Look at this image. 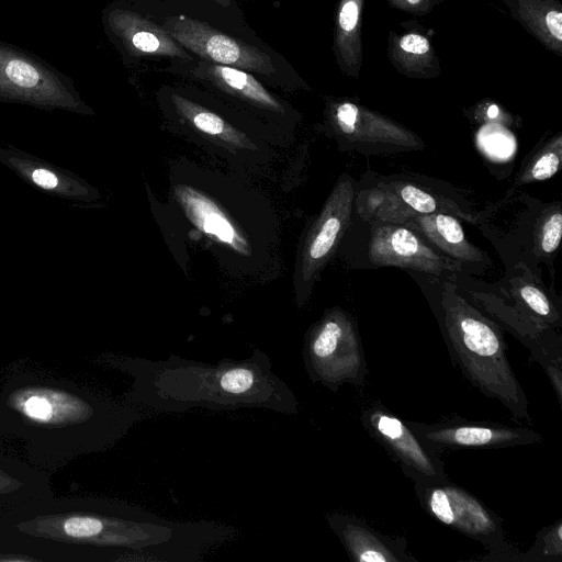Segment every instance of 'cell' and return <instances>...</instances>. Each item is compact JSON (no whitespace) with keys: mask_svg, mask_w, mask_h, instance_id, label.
Wrapping results in <instances>:
<instances>
[{"mask_svg":"<svg viewBox=\"0 0 562 562\" xmlns=\"http://www.w3.org/2000/svg\"><path fill=\"white\" fill-rule=\"evenodd\" d=\"M199 74L224 91L247 100L255 105L273 111H282L281 104L255 77L243 69L210 63L203 65L199 69Z\"/></svg>","mask_w":562,"mask_h":562,"instance_id":"ffe728a7","label":"cell"},{"mask_svg":"<svg viewBox=\"0 0 562 562\" xmlns=\"http://www.w3.org/2000/svg\"><path fill=\"white\" fill-rule=\"evenodd\" d=\"M52 496L47 473L0 450V514Z\"/></svg>","mask_w":562,"mask_h":562,"instance_id":"ac0fdd59","label":"cell"},{"mask_svg":"<svg viewBox=\"0 0 562 562\" xmlns=\"http://www.w3.org/2000/svg\"><path fill=\"white\" fill-rule=\"evenodd\" d=\"M0 561H108L98 549L42 539L13 528L0 518Z\"/></svg>","mask_w":562,"mask_h":562,"instance_id":"2e32d148","label":"cell"},{"mask_svg":"<svg viewBox=\"0 0 562 562\" xmlns=\"http://www.w3.org/2000/svg\"><path fill=\"white\" fill-rule=\"evenodd\" d=\"M368 259L373 267H396L439 277L462 271L463 263L432 248L414 229L391 222H369Z\"/></svg>","mask_w":562,"mask_h":562,"instance_id":"30bf717a","label":"cell"},{"mask_svg":"<svg viewBox=\"0 0 562 562\" xmlns=\"http://www.w3.org/2000/svg\"><path fill=\"white\" fill-rule=\"evenodd\" d=\"M360 420L366 430L400 465L414 485L448 480L439 454L430 450L406 420L382 404L364 408Z\"/></svg>","mask_w":562,"mask_h":562,"instance_id":"52a82bcc","label":"cell"},{"mask_svg":"<svg viewBox=\"0 0 562 562\" xmlns=\"http://www.w3.org/2000/svg\"><path fill=\"white\" fill-rule=\"evenodd\" d=\"M33 181L44 189H53L57 186L56 176L45 169H37L32 175Z\"/></svg>","mask_w":562,"mask_h":562,"instance_id":"f1b7e54d","label":"cell"},{"mask_svg":"<svg viewBox=\"0 0 562 562\" xmlns=\"http://www.w3.org/2000/svg\"><path fill=\"white\" fill-rule=\"evenodd\" d=\"M414 487L420 506L429 516L490 551L480 560L506 561L517 552L506 540L501 518L469 491L449 479Z\"/></svg>","mask_w":562,"mask_h":562,"instance_id":"277c9868","label":"cell"},{"mask_svg":"<svg viewBox=\"0 0 562 562\" xmlns=\"http://www.w3.org/2000/svg\"><path fill=\"white\" fill-rule=\"evenodd\" d=\"M525 27L546 44L560 49L562 12L558 0H504Z\"/></svg>","mask_w":562,"mask_h":562,"instance_id":"d6986e66","label":"cell"},{"mask_svg":"<svg viewBox=\"0 0 562 562\" xmlns=\"http://www.w3.org/2000/svg\"><path fill=\"white\" fill-rule=\"evenodd\" d=\"M186 200L187 207L196 225L234 248L241 249L240 240L231 223L209 200L192 193H189Z\"/></svg>","mask_w":562,"mask_h":562,"instance_id":"7402d4cb","label":"cell"},{"mask_svg":"<svg viewBox=\"0 0 562 562\" xmlns=\"http://www.w3.org/2000/svg\"><path fill=\"white\" fill-rule=\"evenodd\" d=\"M430 42L426 36L419 33L411 32L402 35L396 43L395 53H400V58L407 60L411 67L413 63L420 65L424 58H430ZM413 67V66H412Z\"/></svg>","mask_w":562,"mask_h":562,"instance_id":"83f0119b","label":"cell"},{"mask_svg":"<svg viewBox=\"0 0 562 562\" xmlns=\"http://www.w3.org/2000/svg\"><path fill=\"white\" fill-rule=\"evenodd\" d=\"M327 521L356 562H411L403 537H391L369 526L363 519L347 514H331Z\"/></svg>","mask_w":562,"mask_h":562,"instance_id":"5bb4252c","label":"cell"},{"mask_svg":"<svg viewBox=\"0 0 562 562\" xmlns=\"http://www.w3.org/2000/svg\"><path fill=\"white\" fill-rule=\"evenodd\" d=\"M362 0H341L339 4L335 47L339 63L350 76H358L361 65L360 15Z\"/></svg>","mask_w":562,"mask_h":562,"instance_id":"44dd1931","label":"cell"},{"mask_svg":"<svg viewBox=\"0 0 562 562\" xmlns=\"http://www.w3.org/2000/svg\"><path fill=\"white\" fill-rule=\"evenodd\" d=\"M519 301L542 325H559L560 314L552 306L546 293L532 284H524L517 290Z\"/></svg>","mask_w":562,"mask_h":562,"instance_id":"4316f807","label":"cell"},{"mask_svg":"<svg viewBox=\"0 0 562 562\" xmlns=\"http://www.w3.org/2000/svg\"><path fill=\"white\" fill-rule=\"evenodd\" d=\"M499 115V110L496 105H492L487 110V117L490 119H497Z\"/></svg>","mask_w":562,"mask_h":562,"instance_id":"f546056e","label":"cell"},{"mask_svg":"<svg viewBox=\"0 0 562 562\" xmlns=\"http://www.w3.org/2000/svg\"><path fill=\"white\" fill-rule=\"evenodd\" d=\"M177 109L201 132L222 137L234 136L233 130L217 114L182 97L172 95Z\"/></svg>","mask_w":562,"mask_h":562,"instance_id":"d4e9b609","label":"cell"},{"mask_svg":"<svg viewBox=\"0 0 562 562\" xmlns=\"http://www.w3.org/2000/svg\"><path fill=\"white\" fill-rule=\"evenodd\" d=\"M402 224L414 229L432 248L450 259L464 263H490L487 255L465 236L459 218L448 213L411 216Z\"/></svg>","mask_w":562,"mask_h":562,"instance_id":"e0dca14e","label":"cell"},{"mask_svg":"<svg viewBox=\"0 0 562 562\" xmlns=\"http://www.w3.org/2000/svg\"><path fill=\"white\" fill-rule=\"evenodd\" d=\"M562 234V212L560 204L551 206L540 217L536 229V248L538 255L550 256L560 245Z\"/></svg>","mask_w":562,"mask_h":562,"instance_id":"484cf974","label":"cell"},{"mask_svg":"<svg viewBox=\"0 0 562 562\" xmlns=\"http://www.w3.org/2000/svg\"><path fill=\"white\" fill-rule=\"evenodd\" d=\"M162 27L183 48L207 61L262 75L276 71L267 53L200 20L186 15L170 16Z\"/></svg>","mask_w":562,"mask_h":562,"instance_id":"8fae6325","label":"cell"},{"mask_svg":"<svg viewBox=\"0 0 562 562\" xmlns=\"http://www.w3.org/2000/svg\"><path fill=\"white\" fill-rule=\"evenodd\" d=\"M69 77L37 55L0 40V95L77 104Z\"/></svg>","mask_w":562,"mask_h":562,"instance_id":"ba28073f","label":"cell"},{"mask_svg":"<svg viewBox=\"0 0 562 562\" xmlns=\"http://www.w3.org/2000/svg\"><path fill=\"white\" fill-rule=\"evenodd\" d=\"M561 158L562 135L558 134L530 157L517 176L514 187L550 179L559 171Z\"/></svg>","mask_w":562,"mask_h":562,"instance_id":"603a6c76","label":"cell"},{"mask_svg":"<svg viewBox=\"0 0 562 562\" xmlns=\"http://www.w3.org/2000/svg\"><path fill=\"white\" fill-rule=\"evenodd\" d=\"M13 528L33 537L91 547L109 560L115 555L171 546L182 527L139 509L93 497H48L0 514Z\"/></svg>","mask_w":562,"mask_h":562,"instance_id":"7a4b0ae2","label":"cell"},{"mask_svg":"<svg viewBox=\"0 0 562 562\" xmlns=\"http://www.w3.org/2000/svg\"><path fill=\"white\" fill-rule=\"evenodd\" d=\"M437 318L450 357L483 395L499 401L517 419L530 420L528 400L498 326L445 283Z\"/></svg>","mask_w":562,"mask_h":562,"instance_id":"3957f363","label":"cell"},{"mask_svg":"<svg viewBox=\"0 0 562 562\" xmlns=\"http://www.w3.org/2000/svg\"><path fill=\"white\" fill-rule=\"evenodd\" d=\"M406 422L418 438L438 454L446 450L498 449L543 441V437L530 428L458 416L434 424Z\"/></svg>","mask_w":562,"mask_h":562,"instance_id":"9c48e42d","label":"cell"},{"mask_svg":"<svg viewBox=\"0 0 562 562\" xmlns=\"http://www.w3.org/2000/svg\"><path fill=\"white\" fill-rule=\"evenodd\" d=\"M214 1L225 8H228L231 5V0H214Z\"/></svg>","mask_w":562,"mask_h":562,"instance_id":"4dcf8cb0","label":"cell"},{"mask_svg":"<svg viewBox=\"0 0 562 562\" xmlns=\"http://www.w3.org/2000/svg\"><path fill=\"white\" fill-rule=\"evenodd\" d=\"M304 358L311 379L333 391L364 381L367 362L359 329L342 310H331L313 328Z\"/></svg>","mask_w":562,"mask_h":562,"instance_id":"5b68a950","label":"cell"},{"mask_svg":"<svg viewBox=\"0 0 562 562\" xmlns=\"http://www.w3.org/2000/svg\"><path fill=\"white\" fill-rule=\"evenodd\" d=\"M336 134L346 148L362 154H390L424 148V142L405 126L352 102L333 109Z\"/></svg>","mask_w":562,"mask_h":562,"instance_id":"7c38bea8","label":"cell"},{"mask_svg":"<svg viewBox=\"0 0 562 562\" xmlns=\"http://www.w3.org/2000/svg\"><path fill=\"white\" fill-rule=\"evenodd\" d=\"M355 184L344 176L339 179L307 237L303 256V276L312 280L334 252L348 229L353 211Z\"/></svg>","mask_w":562,"mask_h":562,"instance_id":"4fadbf2b","label":"cell"},{"mask_svg":"<svg viewBox=\"0 0 562 562\" xmlns=\"http://www.w3.org/2000/svg\"><path fill=\"white\" fill-rule=\"evenodd\" d=\"M353 206L364 222L402 223L427 213H448L474 223L475 213L464 203L441 194L416 180L386 178L355 193Z\"/></svg>","mask_w":562,"mask_h":562,"instance_id":"8992f818","label":"cell"},{"mask_svg":"<svg viewBox=\"0 0 562 562\" xmlns=\"http://www.w3.org/2000/svg\"><path fill=\"white\" fill-rule=\"evenodd\" d=\"M135 420L127 406L66 380L16 373L0 386V450L45 473L108 449Z\"/></svg>","mask_w":562,"mask_h":562,"instance_id":"6da1fadb","label":"cell"},{"mask_svg":"<svg viewBox=\"0 0 562 562\" xmlns=\"http://www.w3.org/2000/svg\"><path fill=\"white\" fill-rule=\"evenodd\" d=\"M562 560V520L558 519L548 527L542 528L533 546L525 553L515 552L506 561H547L560 562Z\"/></svg>","mask_w":562,"mask_h":562,"instance_id":"cb8c5ba5","label":"cell"},{"mask_svg":"<svg viewBox=\"0 0 562 562\" xmlns=\"http://www.w3.org/2000/svg\"><path fill=\"white\" fill-rule=\"evenodd\" d=\"M104 19L110 34L132 56L191 58L162 26L134 11L124 8H111L106 11Z\"/></svg>","mask_w":562,"mask_h":562,"instance_id":"9a60e30c","label":"cell"}]
</instances>
